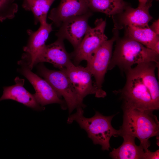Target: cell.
Segmentation results:
<instances>
[{"instance_id": "5", "label": "cell", "mask_w": 159, "mask_h": 159, "mask_svg": "<svg viewBox=\"0 0 159 159\" xmlns=\"http://www.w3.org/2000/svg\"><path fill=\"white\" fill-rule=\"evenodd\" d=\"M118 32V30L114 28L112 38L104 42L87 62L86 67L95 79L96 97L104 98L106 96L102 89V84L112 57L113 44L119 36Z\"/></svg>"}, {"instance_id": "12", "label": "cell", "mask_w": 159, "mask_h": 159, "mask_svg": "<svg viewBox=\"0 0 159 159\" xmlns=\"http://www.w3.org/2000/svg\"><path fill=\"white\" fill-rule=\"evenodd\" d=\"M92 14V12L90 11L68 19L59 27L56 35L57 38L67 40L75 49L81 42L90 26L88 20Z\"/></svg>"}, {"instance_id": "17", "label": "cell", "mask_w": 159, "mask_h": 159, "mask_svg": "<svg viewBox=\"0 0 159 159\" xmlns=\"http://www.w3.org/2000/svg\"><path fill=\"white\" fill-rule=\"evenodd\" d=\"M125 35L138 42L159 54V37L149 28L129 26Z\"/></svg>"}, {"instance_id": "6", "label": "cell", "mask_w": 159, "mask_h": 159, "mask_svg": "<svg viewBox=\"0 0 159 159\" xmlns=\"http://www.w3.org/2000/svg\"><path fill=\"white\" fill-rule=\"evenodd\" d=\"M40 63L38 66L39 73L60 97H64L69 114L79 107L84 108L80 103L76 91L66 74L61 70L49 69Z\"/></svg>"}, {"instance_id": "3", "label": "cell", "mask_w": 159, "mask_h": 159, "mask_svg": "<svg viewBox=\"0 0 159 159\" xmlns=\"http://www.w3.org/2000/svg\"><path fill=\"white\" fill-rule=\"evenodd\" d=\"M115 41L107 70L117 66L125 72L135 64L148 62L159 64V54L132 38L125 35L121 38L118 36Z\"/></svg>"}, {"instance_id": "1", "label": "cell", "mask_w": 159, "mask_h": 159, "mask_svg": "<svg viewBox=\"0 0 159 159\" xmlns=\"http://www.w3.org/2000/svg\"><path fill=\"white\" fill-rule=\"evenodd\" d=\"M159 64L154 62L137 64L125 72L126 81L120 91L124 106L153 111L159 108V86L155 75Z\"/></svg>"}, {"instance_id": "18", "label": "cell", "mask_w": 159, "mask_h": 159, "mask_svg": "<svg viewBox=\"0 0 159 159\" xmlns=\"http://www.w3.org/2000/svg\"><path fill=\"white\" fill-rule=\"evenodd\" d=\"M89 9L112 16L122 11L127 5L124 0H84Z\"/></svg>"}, {"instance_id": "13", "label": "cell", "mask_w": 159, "mask_h": 159, "mask_svg": "<svg viewBox=\"0 0 159 159\" xmlns=\"http://www.w3.org/2000/svg\"><path fill=\"white\" fill-rule=\"evenodd\" d=\"M64 40L58 38L54 42L45 45L38 54L35 65L38 63L48 62L60 70L65 68L72 62L70 54L65 48Z\"/></svg>"}, {"instance_id": "15", "label": "cell", "mask_w": 159, "mask_h": 159, "mask_svg": "<svg viewBox=\"0 0 159 159\" xmlns=\"http://www.w3.org/2000/svg\"><path fill=\"white\" fill-rule=\"evenodd\" d=\"M15 85L3 87V94L0 101L11 100L21 103L24 105L37 111H42L45 108L37 102L34 94H32L23 87L24 80L16 77L14 79Z\"/></svg>"}, {"instance_id": "11", "label": "cell", "mask_w": 159, "mask_h": 159, "mask_svg": "<svg viewBox=\"0 0 159 159\" xmlns=\"http://www.w3.org/2000/svg\"><path fill=\"white\" fill-rule=\"evenodd\" d=\"M40 24L39 27L36 31L27 30L29 38L26 45L23 48L25 53L23 54L22 60L26 62L31 70L35 65L38 54L45 45V42L52 30V23L48 24L44 21Z\"/></svg>"}, {"instance_id": "21", "label": "cell", "mask_w": 159, "mask_h": 159, "mask_svg": "<svg viewBox=\"0 0 159 159\" xmlns=\"http://www.w3.org/2000/svg\"><path fill=\"white\" fill-rule=\"evenodd\" d=\"M150 28L156 34L159 35V19L153 22L149 26Z\"/></svg>"}, {"instance_id": "9", "label": "cell", "mask_w": 159, "mask_h": 159, "mask_svg": "<svg viewBox=\"0 0 159 159\" xmlns=\"http://www.w3.org/2000/svg\"><path fill=\"white\" fill-rule=\"evenodd\" d=\"M152 0H148L144 6L134 8L127 5L121 11L112 16L114 28L118 30L129 26L149 28V22L153 17L149 12Z\"/></svg>"}, {"instance_id": "20", "label": "cell", "mask_w": 159, "mask_h": 159, "mask_svg": "<svg viewBox=\"0 0 159 159\" xmlns=\"http://www.w3.org/2000/svg\"><path fill=\"white\" fill-rule=\"evenodd\" d=\"M16 0H0V21L6 19H11L18 10Z\"/></svg>"}, {"instance_id": "8", "label": "cell", "mask_w": 159, "mask_h": 159, "mask_svg": "<svg viewBox=\"0 0 159 159\" xmlns=\"http://www.w3.org/2000/svg\"><path fill=\"white\" fill-rule=\"evenodd\" d=\"M18 64L21 65L19 70L32 85L35 91L34 96L41 106L57 103L60 105L62 109L67 108L65 101L61 98L46 80L32 72L23 60L19 61Z\"/></svg>"}, {"instance_id": "16", "label": "cell", "mask_w": 159, "mask_h": 159, "mask_svg": "<svg viewBox=\"0 0 159 159\" xmlns=\"http://www.w3.org/2000/svg\"><path fill=\"white\" fill-rule=\"evenodd\" d=\"M122 144L118 148H114L110 152V156L114 159H149L150 151H145L140 145H136L135 138L131 135H124Z\"/></svg>"}, {"instance_id": "2", "label": "cell", "mask_w": 159, "mask_h": 159, "mask_svg": "<svg viewBox=\"0 0 159 159\" xmlns=\"http://www.w3.org/2000/svg\"><path fill=\"white\" fill-rule=\"evenodd\" d=\"M123 121L120 135H129L137 138L145 151L148 150L149 139L158 136L159 122L153 111L124 106Z\"/></svg>"}, {"instance_id": "14", "label": "cell", "mask_w": 159, "mask_h": 159, "mask_svg": "<svg viewBox=\"0 0 159 159\" xmlns=\"http://www.w3.org/2000/svg\"><path fill=\"white\" fill-rule=\"evenodd\" d=\"M90 11L84 0H61L59 5L51 10L48 18L59 27L68 19Z\"/></svg>"}, {"instance_id": "22", "label": "cell", "mask_w": 159, "mask_h": 159, "mask_svg": "<svg viewBox=\"0 0 159 159\" xmlns=\"http://www.w3.org/2000/svg\"><path fill=\"white\" fill-rule=\"evenodd\" d=\"M139 1L138 6H143L145 5L148 0H138Z\"/></svg>"}, {"instance_id": "4", "label": "cell", "mask_w": 159, "mask_h": 159, "mask_svg": "<svg viewBox=\"0 0 159 159\" xmlns=\"http://www.w3.org/2000/svg\"><path fill=\"white\" fill-rule=\"evenodd\" d=\"M82 107H77L76 112L70 115L67 122L70 124L75 121L80 127L87 132L88 137L95 145H99L103 150H109L110 148V140L112 137L120 135V130L114 129L111 121L115 115L105 116L96 111L92 117L87 118L83 115Z\"/></svg>"}, {"instance_id": "10", "label": "cell", "mask_w": 159, "mask_h": 159, "mask_svg": "<svg viewBox=\"0 0 159 159\" xmlns=\"http://www.w3.org/2000/svg\"><path fill=\"white\" fill-rule=\"evenodd\" d=\"M67 75L77 95L79 101L84 107V98L90 94H96V88L92 83L91 73L86 67L75 65L72 62L61 70Z\"/></svg>"}, {"instance_id": "19", "label": "cell", "mask_w": 159, "mask_h": 159, "mask_svg": "<svg viewBox=\"0 0 159 159\" xmlns=\"http://www.w3.org/2000/svg\"><path fill=\"white\" fill-rule=\"evenodd\" d=\"M55 0H23L22 7L26 10L32 12L34 23L37 25L47 21V14L50 8Z\"/></svg>"}, {"instance_id": "7", "label": "cell", "mask_w": 159, "mask_h": 159, "mask_svg": "<svg viewBox=\"0 0 159 159\" xmlns=\"http://www.w3.org/2000/svg\"><path fill=\"white\" fill-rule=\"evenodd\" d=\"M95 24L94 27H89L78 46L70 54L75 65L84 60L88 62L101 44L107 40L105 34L106 20L97 19Z\"/></svg>"}]
</instances>
